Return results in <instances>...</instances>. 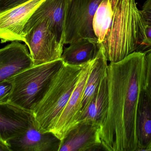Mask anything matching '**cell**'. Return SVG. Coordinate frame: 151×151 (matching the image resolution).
<instances>
[{"label":"cell","instance_id":"6da1fadb","mask_svg":"<svg viewBox=\"0 0 151 151\" xmlns=\"http://www.w3.org/2000/svg\"><path fill=\"white\" fill-rule=\"evenodd\" d=\"M145 52H133L108 65L109 104L101 139L106 150L137 151L135 118L144 85Z\"/></svg>","mask_w":151,"mask_h":151},{"label":"cell","instance_id":"7a4b0ae2","mask_svg":"<svg viewBox=\"0 0 151 151\" xmlns=\"http://www.w3.org/2000/svg\"><path fill=\"white\" fill-rule=\"evenodd\" d=\"M145 25L135 0H120L101 48L107 61L117 63L144 46Z\"/></svg>","mask_w":151,"mask_h":151},{"label":"cell","instance_id":"3957f363","mask_svg":"<svg viewBox=\"0 0 151 151\" xmlns=\"http://www.w3.org/2000/svg\"><path fill=\"white\" fill-rule=\"evenodd\" d=\"M83 65L64 64L53 79L44 97L33 111L40 128L43 131L51 132L54 128L75 88Z\"/></svg>","mask_w":151,"mask_h":151},{"label":"cell","instance_id":"277c9868","mask_svg":"<svg viewBox=\"0 0 151 151\" xmlns=\"http://www.w3.org/2000/svg\"><path fill=\"white\" fill-rule=\"evenodd\" d=\"M64 65L61 59L25 69L10 79L13 87L9 103L33 111L42 100L53 79Z\"/></svg>","mask_w":151,"mask_h":151},{"label":"cell","instance_id":"5b68a950","mask_svg":"<svg viewBox=\"0 0 151 151\" xmlns=\"http://www.w3.org/2000/svg\"><path fill=\"white\" fill-rule=\"evenodd\" d=\"M46 19L32 25H25L23 29L24 42L30 51L34 66L53 62L61 59L63 44L58 40L50 31Z\"/></svg>","mask_w":151,"mask_h":151},{"label":"cell","instance_id":"8992f818","mask_svg":"<svg viewBox=\"0 0 151 151\" xmlns=\"http://www.w3.org/2000/svg\"><path fill=\"white\" fill-rule=\"evenodd\" d=\"M102 0H68L65 22L64 44L81 39L97 41L93 20Z\"/></svg>","mask_w":151,"mask_h":151},{"label":"cell","instance_id":"52a82bcc","mask_svg":"<svg viewBox=\"0 0 151 151\" xmlns=\"http://www.w3.org/2000/svg\"><path fill=\"white\" fill-rule=\"evenodd\" d=\"M101 126L89 121L76 122L61 141L58 151H106L101 139Z\"/></svg>","mask_w":151,"mask_h":151},{"label":"cell","instance_id":"ba28073f","mask_svg":"<svg viewBox=\"0 0 151 151\" xmlns=\"http://www.w3.org/2000/svg\"><path fill=\"white\" fill-rule=\"evenodd\" d=\"M6 143L11 151H58L61 140L52 132L41 129L33 113L25 132Z\"/></svg>","mask_w":151,"mask_h":151},{"label":"cell","instance_id":"9c48e42d","mask_svg":"<svg viewBox=\"0 0 151 151\" xmlns=\"http://www.w3.org/2000/svg\"><path fill=\"white\" fill-rule=\"evenodd\" d=\"M45 0H31L0 13V40L1 43L23 41V29L32 14Z\"/></svg>","mask_w":151,"mask_h":151},{"label":"cell","instance_id":"30bf717a","mask_svg":"<svg viewBox=\"0 0 151 151\" xmlns=\"http://www.w3.org/2000/svg\"><path fill=\"white\" fill-rule=\"evenodd\" d=\"M92 61L83 65L80 78L70 99L51 131L61 141L75 123Z\"/></svg>","mask_w":151,"mask_h":151},{"label":"cell","instance_id":"8fae6325","mask_svg":"<svg viewBox=\"0 0 151 151\" xmlns=\"http://www.w3.org/2000/svg\"><path fill=\"white\" fill-rule=\"evenodd\" d=\"M33 116V112L10 103H0V140L6 143L23 134Z\"/></svg>","mask_w":151,"mask_h":151},{"label":"cell","instance_id":"7c38bea8","mask_svg":"<svg viewBox=\"0 0 151 151\" xmlns=\"http://www.w3.org/2000/svg\"><path fill=\"white\" fill-rule=\"evenodd\" d=\"M33 66L32 57L25 45L14 41L0 49V82Z\"/></svg>","mask_w":151,"mask_h":151},{"label":"cell","instance_id":"4fadbf2b","mask_svg":"<svg viewBox=\"0 0 151 151\" xmlns=\"http://www.w3.org/2000/svg\"><path fill=\"white\" fill-rule=\"evenodd\" d=\"M68 0H45L35 11L25 25L46 19L58 40L64 44L65 22Z\"/></svg>","mask_w":151,"mask_h":151},{"label":"cell","instance_id":"5bb4252c","mask_svg":"<svg viewBox=\"0 0 151 151\" xmlns=\"http://www.w3.org/2000/svg\"><path fill=\"white\" fill-rule=\"evenodd\" d=\"M137 151H151V95L143 86L135 118Z\"/></svg>","mask_w":151,"mask_h":151},{"label":"cell","instance_id":"9a60e30c","mask_svg":"<svg viewBox=\"0 0 151 151\" xmlns=\"http://www.w3.org/2000/svg\"><path fill=\"white\" fill-rule=\"evenodd\" d=\"M109 104V92L107 73L86 108L77 114L75 123L89 121L102 126L106 119Z\"/></svg>","mask_w":151,"mask_h":151},{"label":"cell","instance_id":"2e32d148","mask_svg":"<svg viewBox=\"0 0 151 151\" xmlns=\"http://www.w3.org/2000/svg\"><path fill=\"white\" fill-rule=\"evenodd\" d=\"M101 49L97 41L81 39L70 44L63 51L61 59L66 64L83 66L93 61Z\"/></svg>","mask_w":151,"mask_h":151},{"label":"cell","instance_id":"e0dca14e","mask_svg":"<svg viewBox=\"0 0 151 151\" xmlns=\"http://www.w3.org/2000/svg\"><path fill=\"white\" fill-rule=\"evenodd\" d=\"M107 62L102 49H100L96 57L92 61L78 113L86 108L98 89L101 81L107 73Z\"/></svg>","mask_w":151,"mask_h":151},{"label":"cell","instance_id":"ac0fdd59","mask_svg":"<svg viewBox=\"0 0 151 151\" xmlns=\"http://www.w3.org/2000/svg\"><path fill=\"white\" fill-rule=\"evenodd\" d=\"M120 0H102L95 12L93 27L96 37L101 43L111 26L116 7Z\"/></svg>","mask_w":151,"mask_h":151},{"label":"cell","instance_id":"d6986e66","mask_svg":"<svg viewBox=\"0 0 151 151\" xmlns=\"http://www.w3.org/2000/svg\"><path fill=\"white\" fill-rule=\"evenodd\" d=\"M13 87V82L11 79L0 82V103H9Z\"/></svg>","mask_w":151,"mask_h":151},{"label":"cell","instance_id":"ffe728a7","mask_svg":"<svg viewBox=\"0 0 151 151\" xmlns=\"http://www.w3.org/2000/svg\"><path fill=\"white\" fill-rule=\"evenodd\" d=\"M144 87L151 95V49L146 54Z\"/></svg>","mask_w":151,"mask_h":151},{"label":"cell","instance_id":"44dd1931","mask_svg":"<svg viewBox=\"0 0 151 151\" xmlns=\"http://www.w3.org/2000/svg\"><path fill=\"white\" fill-rule=\"evenodd\" d=\"M30 1L31 0H0V13Z\"/></svg>","mask_w":151,"mask_h":151},{"label":"cell","instance_id":"7402d4cb","mask_svg":"<svg viewBox=\"0 0 151 151\" xmlns=\"http://www.w3.org/2000/svg\"><path fill=\"white\" fill-rule=\"evenodd\" d=\"M140 11L145 26L151 27V0L146 1Z\"/></svg>","mask_w":151,"mask_h":151},{"label":"cell","instance_id":"603a6c76","mask_svg":"<svg viewBox=\"0 0 151 151\" xmlns=\"http://www.w3.org/2000/svg\"><path fill=\"white\" fill-rule=\"evenodd\" d=\"M145 38L144 42V46L147 48L151 47V27H145Z\"/></svg>","mask_w":151,"mask_h":151},{"label":"cell","instance_id":"cb8c5ba5","mask_svg":"<svg viewBox=\"0 0 151 151\" xmlns=\"http://www.w3.org/2000/svg\"><path fill=\"white\" fill-rule=\"evenodd\" d=\"M0 151H11L9 147L6 142L0 140Z\"/></svg>","mask_w":151,"mask_h":151}]
</instances>
